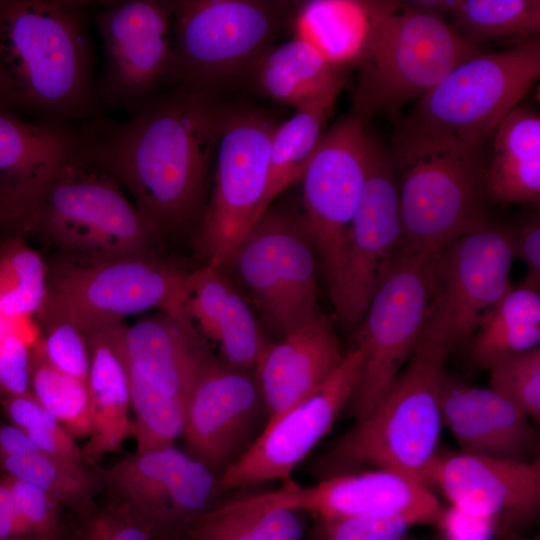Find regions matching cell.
<instances>
[{
  "label": "cell",
  "instance_id": "11a10c76",
  "mask_svg": "<svg viewBox=\"0 0 540 540\" xmlns=\"http://www.w3.org/2000/svg\"><path fill=\"white\" fill-rule=\"evenodd\" d=\"M536 540H538V538Z\"/></svg>",
  "mask_w": 540,
  "mask_h": 540
},
{
  "label": "cell",
  "instance_id": "74e56055",
  "mask_svg": "<svg viewBox=\"0 0 540 540\" xmlns=\"http://www.w3.org/2000/svg\"><path fill=\"white\" fill-rule=\"evenodd\" d=\"M0 257V315L29 319L40 311L47 294V269L41 256L19 240Z\"/></svg>",
  "mask_w": 540,
  "mask_h": 540
},
{
  "label": "cell",
  "instance_id": "f546056e",
  "mask_svg": "<svg viewBox=\"0 0 540 540\" xmlns=\"http://www.w3.org/2000/svg\"><path fill=\"white\" fill-rule=\"evenodd\" d=\"M77 130L50 129L0 112V181L16 184L40 180L73 163L78 150Z\"/></svg>",
  "mask_w": 540,
  "mask_h": 540
},
{
  "label": "cell",
  "instance_id": "7dc6e473",
  "mask_svg": "<svg viewBox=\"0 0 540 540\" xmlns=\"http://www.w3.org/2000/svg\"><path fill=\"white\" fill-rule=\"evenodd\" d=\"M440 525L445 529L447 540H491L497 528L489 519L468 514L454 507L443 513Z\"/></svg>",
  "mask_w": 540,
  "mask_h": 540
},
{
  "label": "cell",
  "instance_id": "1f68e13d",
  "mask_svg": "<svg viewBox=\"0 0 540 540\" xmlns=\"http://www.w3.org/2000/svg\"><path fill=\"white\" fill-rule=\"evenodd\" d=\"M337 96L332 94L298 108L290 119L277 126L271 141L267 184L256 221L283 191L302 178L333 113Z\"/></svg>",
  "mask_w": 540,
  "mask_h": 540
},
{
  "label": "cell",
  "instance_id": "44dd1931",
  "mask_svg": "<svg viewBox=\"0 0 540 540\" xmlns=\"http://www.w3.org/2000/svg\"><path fill=\"white\" fill-rule=\"evenodd\" d=\"M250 503L332 519L363 514L416 513L440 524L443 509L418 479L388 470L337 475L312 486L292 480L278 490L245 497Z\"/></svg>",
  "mask_w": 540,
  "mask_h": 540
},
{
  "label": "cell",
  "instance_id": "f1b7e54d",
  "mask_svg": "<svg viewBox=\"0 0 540 540\" xmlns=\"http://www.w3.org/2000/svg\"><path fill=\"white\" fill-rule=\"evenodd\" d=\"M254 68L261 91L295 109L339 94L347 80L346 69L331 64L298 37L269 48Z\"/></svg>",
  "mask_w": 540,
  "mask_h": 540
},
{
  "label": "cell",
  "instance_id": "f5cc1de1",
  "mask_svg": "<svg viewBox=\"0 0 540 540\" xmlns=\"http://www.w3.org/2000/svg\"><path fill=\"white\" fill-rule=\"evenodd\" d=\"M29 540H69V528L66 527L60 534H57L55 536Z\"/></svg>",
  "mask_w": 540,
  "mask_h": 540
},
{
  "label": "cell",
  "instance_id": "836d02e7",
  "mask_svg": "<svg viewBox=\"0 0 540 540\" xmlns=\"http://www.w3.org/2000/svg\"><path fill=\"white\" fill-rule=\"evenodd\" d=\"M450 23L468 43L525 40L540 31L539 0H459Z\"/></svg>",
  "mask_w": 540,
  "mask_h": 540
},
{
  "label": "cell",
  "instance_id": "3957f363",
  "mask_svg": "<svg viewBox=\"0 0 540 540\" xmlns=\"http://www.w3.org/2000/svg\"><path fill=\"white\" fill-rule=\"evenodd\" d=\"M451 348L429 314L410 358L386 395L313 463V472L322 480L367 467L425 484L443 425L440 388Z\"/></svg>",
  "mask_w": 540,
  "mask_h": 540
},
{
  "label": "cell",
  "instance_id": "d4e9b609",
  "mask_svg": "<svg viewBox=\"0 0 540 540\" xmlns=\"http://www.w3.org/2000/svg\"><path fill=\"white\" fill-rule=\"evenodd\" d=\"M184 308L189 321L197 322L230 367L255 369L271 344L247 302L219 267L208 264L186 274Z\"/></svg>",
  "mask_w": 540,
  "mask_h": 540
},
{
  "label": "cell",
  "instance_id": "4dcf8cb0",
  "mask_svg": "<svg viewBox=\"0 0 540 540\" xmlns=\"http://www.w3.org/2000/svg\"><path fill=\"white\" fill-rule=\"evenodd\" d=\"M470 351L474 363L489 369L499 360L540 344V295L524 286L510 287L481 317Z\"/></svg>",
  "mask_w": 540,
  "mask_h": 540
},
{
  "label": "cell",
  "instance_id": "ac0fdd59",
  "mask_svg": "<svg viewBox=\"0 0 540 540\" xmlns=\"http://www.w3.org/2000/svg\"><path fill=\"white\" fill-rule=\"evenodd\" d=\"M513 259L510 229L489 223L441 249L430 317L451 347L509 290Z\"/></svg>",
  "mask_w": 540,
  "mask_h": 540
},
{
  "label": "cell",
  "instance_id": "b9f144b4",
  "mask_svg": "<svg viewBox=\"0 0 540 540\" xmlns=\"http://www.w3.org/2000/svg\"><path fill=\"white\" fill-rule=\"evenodd\" d=\"M69 540H159L124 508L107 502L93 505L78 515V524L69 529Z\"/></svg>",
  "mask_w": 540,
  "mask_h": 540
},
{
  "label": "cell",
  "instance_id": "d6a6232c",
  "mask_svg": "<svg viewBox=\"0 0 540 540\" xmlns=\"http://www.w3.org/2000/svg\"><path fill=\"white\" fill-rule=\"evenodd\" d=\"M301 512L250 503H221L194 522L180 540H302Z\"/></svg>",
  "mask_w": 540,
  "mask_h": 540
},
{
  "label": "cell",
  "instance_id": "4316f807",
  "mask_svg": "<svg viewBox=\"0 0 540 540\" xmlns=\"http://www.w3.org/2000/svg\"><path fill=\"white\" fill-rule=\"evenodd\" d=\"M90 351L88 390L92 431L82 449L85 465L117 450L132 436L127 371L108 326L85 333Z\"/></svg>",
  "mask_w": 540,
  "mask_h": 540
},
{
  "label": "cell",
  "instance_id": "d6986e66",
  "mask_svg": "<svg viewBox=\"0 0 540 540\" xmlns=\"http://www.w3.org/2000/svg\"><path fill=\"white\" fill-rule=\"evenodd\" d=\"M218 360L186 401V452L219 477L253 444L265 404L255 376Z\"/></svg>",
  "mask_w": 540,
  "mask_h": 540
},
{
  "label": "cell",
  "instance_id": "7bdbcfd3",
  "mask_svg": "<svg viewBox=\"0 0 540 540\" xmlns=\"http://www.w3.org/2000/svg\"><path fill=\"white\" fill-rule=\"evenodd\" d=\"M45 324L46 334L38 346L46 360L59 371L88 384L90 351L85 333L64 321Z\"/></svg>",
  "mask_w": 540,
  "mask_h": 540
},
{
  "label": "cell",
  "instance_id": "e575fe53",
  "mask_svg": "<svg viewBox=\"0 0 540 540\" xmlns=\"http://www.w3.org/2000/svg\"><path fill=\"white\" fill-rule=\"evenodd\" d=\"M116 325H109L108 329L127 371L130 404L134 414L132 436L136 441V452L144 453L171 446L183 435L186 403L156 391L136 371L119 347Z\"/></svg>",
  "mask_w": 540,
  "mask_h": 540
},
{
  "label": "cell",
  "instance_id": "7c38bea8",
  "mask_svg": "<svg viewBox=\"0 0 540 540\" xmlns=\"http://www.w3.org/2000/svg\"><path fill=\"white\" fill-rule=\"evenodd\" d=\"M278 125L262 111H225L215 156L214 190L202 216V240L210 265L232 266L256 221Z\"/></svg>",
  "mask_w": 540,
  "mask_h": 540
},
{
  "label": "cell",
  "instance_id": "f6af8a7d",
  "mask_svg": "<svg viewBox=\"0 0 540 540\" xmlns=\"http://www.w3.org/2000/svg\"><path fill=\"white\" fill-rule=\"evenodd\" d=\"M26 433L41 452L67 464L86 467L76 439L46 410Z\"/></svg>",
  "mask_w": 540,
  "mask_h": 540
},
{
  "label": "cell",
  "instance_id": "f35d334b",
  "mask_svg": "<svg viewBox=\"0 0 540 540\" xmlns=\"http://www.w3.org/2000/svg\"><path fill=\"white\" fill-rule=\"evenodd\" d=\"M494 392L540 421V346L503 358L490 368Z\"/></svg>",
  "mask_w": 540,
  "mask_h": 540
},
{
  "label": "cell",
  "instance_id": "9c48e42d",
  "mask_svg": "<svg viewBox=\"0 0 540 540\" xmlns=\"http://www.w3.org/2000/svg\"><path fill=\"white\" fill-rule=\"evenodd\" d=\"M448 21L402 2L370 55L358 66L352 113L366 120L377 113L398 118L454 68L481 52Z\"/></svg>",
  "mask_w": 540,
  "mask_h": 540
},
{
  "label": "cell",
  "instance_id": "c3c4849f",
  "mask_svg": "<svg viewBox=\"0 0 540 540\" xmlns=\"http://www.w3.org/2000/svg\"><path fill=\"white\" fill-rule=\"evenodd\" d=\"M4 410L11 424L27 432L43 417L45 409L33 395L10 396L4 403Z\"/></svg>",
  "mask_w": 540,
  "mask_h": 540
},
{
  "label": "cell",
  "instance_id": "7402d4cb",
  "mask_svg": "<svg viewBox=\"0 0 540 540\" xmlns=\"http://www.w3.org/2000/svg\"><path fill=\"white\" fill-rule=\"evenodd\" d=\"M119 347L136 371L161 394L182 400L219 359L189 322L161 312L131 326H115Z\"/></svg>",
  "mask_w": 540,
  "mask_h": 540
},
{
  "label": "cell",
  "instance_id": "5bb4252c",
  "mask_svg": "<svg viewBox=\"0 0 540 540\" xmlns=\"http://www.w3.org/2000/svg\"><path fill=\"white\" fill-rule=\"evenodd\" d=\"M100 2L96 25L103 43V69L95 83L103 109L138 111L159 87L174 83L170 1Z\"/></svg>",
  "mask_w": 540,
  "mask_h": 540
},
{
  "label": "cell",
  "instance_id": "484cf974",
  "mask_svg": "<svg viewBox=\"0 0 540 540\" xmlns=\"http://www.w3.org/2000/svg\"><path fill=\"white\" fill-rule=\"evenodd\" d=\"M402 1L312 0L295 18L296 37L331 64L357 67L370 55Z\"/></svg>",
  "mask_w": 540,
  "mask_h": 540
},
{
  "label": "cell",
  "instance_id": "ab89813d",
  "mask_svg": "<svg viewBox=\"0 0 540 540\" xmlns=\"http://www.w3.org/2000/svg\"><path fill=\"white\" fill-rule=\"evenodd\" d=\"M415 524H431L416 513L363 514L316 518L311 540H401Z\"/></svg>",
  "mask_w": 540,
  "mask_h": 540
},
{
  "label": "cell",
  "instance_id": "30bf717a",
  "mask_svg": "<svg viewBox=\"0 0 540 540\" xmlns=\"http://www.w3.org/2000/svg\"><path fill=\"white\" fill-rule=\"evenodd\" d=\"M174 83L208 90L212 83L254 67L270 48L281 16L277 2L170 1Z\"/></svg>",
  "mask_w": 540,
  "mask_h": 540
},
{
  "label": "cell",
  "instance_id": "277c9868",
  "mask_svg": "<svg viewBox=\"0 0 540 540\" xmlns=\"http://www.w3.org/2000/svg\"><path fill=\"white\" fill-rule=\"evenodd\" d=\"M10 231L33 233L85 258L151 255L160 235L108 176L80 163L10 185Z\"/></svg>",
  "mask_w": 540,
  "mask_h": 540
},
{
  "label": "cell",
  "instance_id": "8992f818",
  "mask_svg": "<svg viewBox=\"0 0 540 540\" xmlns=\"http://www.w3.org/2000/svg\"><path fill=\"white\" fill-rule=\"evenodd\" d=\"M540 76V39L479 52L419 99L399 131L483 147Z\"/></svg>",
  "mask_w": 540,
  "mask_h": 540
},
{
  "label": "cell",
  "instance_id": "83f0119b",
  "mask_svg": "<svg viewBox=\"0 0 540 540\" xmlns=\"http://www.w3.org/2000/svg\"><path fill=\"white\" fill-rule=\"evenodd\" d=\"M485 197L500 204L540 200V117L517 106L495 129L490 163L484 167Z\"/></svg>",
  "mask_w": 540,
  "mask_h": 540
},
{
  "label": "cell",
  "instance_id": "4fadbf2b",
  "mask_svg": "<svg viewBox=\"0 0 540 540\" xmlns=\"http://www.w3.org/2000/svg\"><path fill=\"white\" fill-rule=\"evenodd\" d=\"M96 472L108 502L127 510L159 540H180L194 522L221 504L218 477L173 445L135 452Z\"/></svg>",
  "mask_w": 540,
  "mask_h": 540
},
{
  "label": "cell",
  "instance_id": "2e32d148",
  "mask_svg": "<svg viewBox=\"0 0 540 540\" xmlns=\"http://www.w3.org/2000/svg\"><path fill=\"white\" fill-rule=\"evenodd\" d=\"M361 116L350 113L326 132L300 179L304 219L330 286L344 260L349 227L368 170L370 137Z\"/></svg>",
  "mask_w": 540,
  "mask_h": 540
},
{
  "label": "cell",
  "instance_id": "681fc988",
  "mask_svg": "<svg viewBox=\"0 0 540 540\" xmlns=\"http://www.w3.org/2000/svg\"><path fill=\"white\" fill-rule=\"evenodd\" d=\"M0 540H29L17 516L11 487L6 475H0Z\"/></svg>",
  "mask_w": 540,
  "mask_h": 540
},
{
  "label": "cell",
  "instance_id": "ba28073f",
  "mask_svg": "<svg viewBox=\"0 0 540 540\" xmlns=\"http://www.w3.org/2000/svg\"><path fill=\"white\" fill-rule=\"evenodd\" d=\"M440 251L399 249L371 300L356 335L364 362L347 404L356 420L383 399L419 340L431 312Z\"/></svg>",
  "mask_w": 540,
  "mask_h": 540
},
{
  "label": "cell",
  "instance_id": "d590c367",
  "mask_svg": "<svg viewBox=\"0 0 540 540\" xmlns=\"http://www.w3.org/2000/svg\"><path fill=\"white\" fill-rule=\"evenodd\" d=\"M0 472L39 487L77 515L94 505L92 498L100 487L97 472L67 464L41 451L0 458Z\"/></svg>",
  "mask_w": 540,
  "mask_h": 540
},
{
  "label": "cell",
  "instance_id": "8d00e7d4",
  "mask_svg": "<svg viewBox=\"0 0 540 540\" xmlns=\"http://www.w3.org/2000/svg\"><path fill=\"white\" fill-rule=\"evenodd\" d=\"M30 391L75 439L92 431L88 384L53 367L39 346L31 357Z\"/></svg>",
  "mask_w": 540,
  "mask_h": 540
},
{
  "label": "cell",
  "instance_id": "ee69618b",
  "mask_svg": "<svg viewBox=\"0 0 540 540\" xmlns=\"http://www.w3.org/2000/svg\"><path fill=\"white\" fill-rule=\"evenodd\" d=\"M35 339L34 331L16 332L0 342V386L10 396L31 393L29 346Z\"/></svg>",
  "mask_w": 540,
  "mask_h": 540
},
{
  "label": "cell",
  "instance_id": "db71d44e",
  "mask_svg": "<svg viewBox=\"0 0 540 540\" xmlns=\"http://www.w3.org/2000/svg\"><path fill=\"white\" fill-rule=\"evenodd\" d=\"M401 540H404V538H402Z\"/></svg>",
  "mask_w": 540,
  "mask_h": 540
},
{
  "label": "cell",
  "instance_id": "cb8c5ba5",
  "mask_svg": "<svg viewBox=\"0 0 540 540\" xmlns=\"http://www.w3.org/2000/svg\"><path fill=\"white\" fill-rule=\"evenodd\" d=\"M440 407L462 452L526 460L536 446L528 416L492 389L442 377Z\"/></svg>",
  "mask_w": 540,
  "mask_h": 540
},
{
  "label": "cell",
  "instance_id": "ffe728a7",
  "mask_svg": "<svg viewBox=\"0 0 540 540\" xmlns=\"http://www.w3.org/2000/svg\"><path fill=\"white\" fill-rule=\"evenodd\" d=\"M425 484L439 487L452 507L507 527L538 512L540 462L467 452L436 455Z\"/></svg>",
  "mask_w": 540,
  "mask_h": 540
},
{
  "label": "cell",
  "instance_id": "816d5d0a",
  "mask_svg": "<svg viewBox=\"0 0 540 540\" xmlns=\"http://www.w3.org/2000/svg\"><path fill=\"white\" fill-rule=\"evenodd\" d=\"M406 3L419 12L446 20L457 9L459 0H413Z\"/></svg>",
  "mask_w": 540,
  "mask_h": 540
},
{
  "label": "cell",
  "instance_id": "52a82bcc",
  "mask_svg": "<svg viewBox=\"0 0 540 540\" xmlns=\"http://www.w3.org/2000/svg\"><path fill=\"white\" fill-rule=\"evenodd\" d=\"M80 258L48 278L40 309L45 323L64 321L87 333L152 308L191 323L184 308L186 274L178 269L152 255Z\"/></svg>",
  "mask_w": 540,
  "mask_h": 540
},
{
  "label": "cell",
  "instance_id": "f907efd6",
  "mask_svg": "<svg viewBox=\"0 0 540 540\" xmlns=\"http://www.w3.org/2000/svg\"><path fill=\"white\" fill-rule=\"evenodd\" d=\"M38 451L25 431L13 424L0 422V458L21 457Z\"/></svg>",
  "mask_w": 540,
  "mask_h": 540
},
{
  "label": "cell",
  "instance_id": "6da1fadb",
  "mask_svg": "<svg viewBox=\"0 0 540 540\" xmlns=\"http://www.w3.org/2000/svg\"><path fill=\"white\" fill-rule=\"evenodd\" d=\"M225 111L210 91L177 85L123 122L79 128L74 162L126 191L160 236L182 230L203 216Z\"/></svg>",
  "mask_w": 540,
  "mask_h": 540
},
{
  "label": "cell",
  "instance_id": "bcb514c9",
  "mask_svg": "<svg viewBox=\"0 0 540 540\" xmlns=\"http://www.w3.org/2000/svg\"><path fill=\"white\" fill-rule=\"evenodd\" d=\"M514 257L524 261L527 274L522 286L539 292L540 289V221L529 218L516 228H509Z\"/></svg>",
  "mask_w": 540,
  "mask_h": 540
},
{
  "label": "cell",
  "instance_id": "e0dca14e",
  "mask_svg": "<svg viewBox=\"0 0 540 540\" xmlns=\"http://www.w3.org/2000/svg\"><path fill=\"white\" fill-rule=\"evenodd\" d=\"M363 362V350L354 347L315 392L267 423L248 450L219 477L222 492L273 480L291 481L294 469L349 403Z\"/></svg>",
  "mask_w": 540,
  "mask_h": 540
},
{
  "label": "cell",
  "instance_id": "603a6c76",
  "mask_svg": "<svg viewBox=\"0 0 540 540\" xmlns=\"http://www.w3.org/2000/svg\"><path fill=\"white\" fill-rule=\"evenodd\" d=\"M343 357L334 327L323 314L271 343L254 369L266 424L315 392Z\"/></svg>",
  "mask_w": 540,
  "mask_h": 540
},
{
  "label": "cell",
  "instance_id": "7a4b0ae2",
  "mask_svg": "<svg viewBox=\"0 0 540 540\" xmlns=\"http://www.w3.org/2000/svg\"><path fill=\"white\" fill-rule=\"evenodd\" d=\"M94 2L0 0V112L77 130L105 115L95 93Z\"/></svg>",
  "mask_w": 540,
  "mask_h": 540
},
{
  "label": "cell",
  "instance_id": "60d3db41",
  "mask_svg": "<svg viewBox=\"0 0 540 540\" xmlns=\"http://www.w3.org/2000/svg\"><path fill=\"white\" fill-rule=\"evenodd\" d=\"M6 476L17 516L28 539L55 536L66 528L60 516L62 506L53 497L39 487Z\"/></svg>",
  "mask_w": 540,
  "mask_h": 540
},
{
  "label": "cell",
  "instance_id": "5b68a950",
  "mask_svg": "<svg viewBox=\"0 0 540 540\" xmlns=\"http://www.w3.org/2000/svg\"><path fill=\"white\" fill-rule=\"evenodd\" d=\"M400 249L438 252L488 224L482 147L396 130Z\"/></svg>",
  "mask_w": 540,
  "mask_h": 540
},
{
  "label": "cell",
  "instance_id": "8fae6325",
  "mask_svg": "<svg viewBox=\"0 0 540 540\" xmlns=\"http://www.w3.org/2000/svg\"><path fill=\"white\" fill-rule=\"evenodd\" d=\"M232 266L280 337L321 315L313 243L304 216L291 208L271 205L251 227Z\"/></svg>",
  "mask_w": 540,
  "mask_h": 540
},
{
  "label": "cell",
  "instance_id": "9a60e30c",
  "mask_svg": "<svg viewBox=\"0 0 540 540\" xmlns=\"http://www.w3.org/2000/svg\"><path fill=\"white\" fill-rule=\"evenodd\" d=\"M402 243L398 176L392 154L371 134L367 175L349 227L343 265L330 286L340 323L363 319Z\"/></svg>",
  "mask_w": 540,
  "mask_h": 540
}]
</instances>
